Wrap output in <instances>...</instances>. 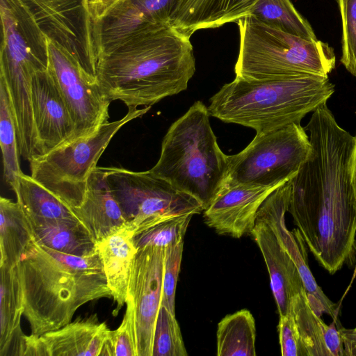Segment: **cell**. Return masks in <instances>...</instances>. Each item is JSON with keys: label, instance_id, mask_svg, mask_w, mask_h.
Listing matches in <instances>:
<instances>
[{"label": "cell", "instance_id": "1", "mask_svg": "<svg viewBox=\"0 0 356 356\" xmlns=\"http://www.w3.org/2000/svg\"><path fill=\"white\" fill-rule=\"evenodd\" d=\"M195 72L190 38L170 25L131 38L97 64L103 92L128 108L151 106L186 90Z\"/></svg>", "mask_w": 356, "mask_h": 356}, {"label": "cell", "instance_id": "2", "mask_svg": "<svg viewBox=\"0 0 356 356\" xmlns=\"http://www.w3.org/2000/svg\"><path fill=\"white\" fill-rule=\"evenodd\" d=\"M23 315L31 334L40 336L71 322L84 304L112 298L99 251L69 254L34 241L16 266Z\"/></svg>", "mask_w": 356, "mask_h": 356}, {"label": "cell", "instance_id": "3", "mask_svg": "<svg viewBox=\"0 0 356 356\" xmlns=\"http://www.w3.org/2000/svg\"><path fill=\"white\" fill-rule=\"evenodd\" d=\"M335 90L328 76L312 74L272 79L235 76L210 99L209 114L234 123L268 132L293 123L327 103Z\"/></svg>", "mask_w": 356, "mask_h": 356}, {"label": "cell", "instance_id": "4", "mask_svg": "<svg viewBox=\"0 0 356 356\" xmlns=\"http://www.w3.org/2000/svg\"><path fill=\"white\" fill-rule=\"evenodd\" d=\"M208 107L196 101L168 129L160 157L149 170L197 199L204 210L225 186L228 156L211 127Z\"/></svg>", "mask_w": 356, "mask_h": 356}, {"label": "cell", "instance_id": "5", "mask_svg": "<svg viewBox=\"0 0 356 356\" xmlns=\"http://www.w3.org/2000/svg\"><path fill=\"white\" fill-rule=\"evenodd\" d=\"M239 53L236 76L272 79L312 74L328 76L335 67L333 49L268 26L248 15L237 21Z\"/></svg>", "mask_w": 356, "mask_h": 356}, {"label": "cell", "instance_id": "6", "mask_svg": "<svg viewBox=\"0 0 356 356\" xmlns=\"http://www.w3.org/2000/svg\"><path fill=\"white\" fill-rule=\"evenodd\" d=\"M150 108L130 107L122 119L107 122L87 136L33 157L29 161L31 177L70 208L79 207L84 200L89 177L115 134Z\"/></svg>", "mask_w": 356, "mask_h": 356}, {"label": "cell", "instance_id": "7", "mask_svg": "<svg viewBox=\"0 0 356 356\" xmlns=\"http://www.w3.org/2000/svg\"><path fill=\"white\" fill-rule=\"evenodd\" d=\"M311 152L309 135L300 123L257 133L245 149L228 156L225 186H281L298 173Z\"/></svg>", "mask_w": 356, "mask_h": 356}, {"label": "cell", "instance_id": "8", "mask_svg": "<svg viewBox=\"0 0 356 356\" xmlns=\"http://www.w3.org/2000/svg\"><path fill=\"white\" fill-rule=\"evenodd\" d=\"M110 191L127 222L136 229L142 224L161 218L204 211L193 196L175 188L149 170L134 172L122 168H105Z\"/></svg>", "mask_w": 356, "mask_h": 356}, {"label": "cell", "instance_id": "9", "mask_svg": "<svg viewBox=\"0 0 356 356\" xmlns=\"http://www.w3.org/2000/svg\"><path fill=\"white\" fill-rule=\"evenodd\" d=\"M0 76L14 86L29 84L48 68L47 37L19 0H0Z\"/></svg>", "mask_w": 356, "mask_h": 356}, {"label": "cell", "instance_id": "10", "mask_svg": "<svg viewBox=\"0 0 356 356\" xmlns=\"http://www.w3.org/2000/svg\"><path fill=\"white\" fill-rule=\"evenodd\" d=\"M49 66L74 124L72 140L87 136L108 122L111 100L65 49L47 38Z\"/></svg>", "mask_w": 356, "mask_h": 356}, {"label": "cell", "instance_id": "11", "mask_svg": "<svg viewBox=\"0 0 356 356\" xmlns=\"http://www.w3.org/2000/svg\"><path fill=\"white\" fill-rule=\"evenodd\" d=\"M165 250L138 249L131 266L126 312L133 326L137 356H152L155 325L161 306Z\"/></svg>", "mask_w": 356, "mask_h": 356}, {"label": "cell", "instance_id": "12", "mask_svg": "<svg viewBox=\"0 0 356 356\" xmlns=\"http://www.w3.org/2000/svg\"><path fill=\"white\" fill-rule=\"evenodd\" d=\"M48 39L68 51L97 79L92 24L84 0H19Z\"/></svg>", "mask_w": 356, "mask_h": 356}, {"label": "cell", "instance_id": "13", "mask_svg": "<svg viewBox=\"0 0 356 356\" xmlns=\"http://www.w3.org/2000/svg\"><path fill=\"white\" fill-rule=\"evenodd\" d=\"M291 191V180L278 187L262 203L256 218L264 220L270 227L282 247L295 261L314 312L320 316L323 314L330 315L337 322L335 304L324 293L309 268L304 245L305 242L300 231L296 229V233L293 234L286 227L285 214L289 207Z\"/></svg>", "mask_w": 356, "mask_h": 356}, {"label": "cell", "instance_id": "14", "mask_svg": "<svg viewBox=\"0 0 356 356\" xmlns=\"http://www.w3.org/2000/svg\"><path fill=\"white\" fill-rule=\"evenodd\" d=\"M31 95L37 156H40L71 140L74 124L66 102L48 68L39 70L33 75Z\"/></svg>", "mask_w": 356, "mask_h": 356}, {"label": "cell", "instance_id": "15", "mask_svg": "<svg viewBox=\"0 0 356 356\" xmlns=\"http://www.w3.org/2000/svg\"><path fill=\"white\" fill-rule=\"evenodd\" d=\"M280 186H225L203 211L204 222L219 234L238 238L250 234L259 207Z\"/></svg>", "mask_w": 356, "mask_h": 356}, {"label": "cell", "instance_id": "16", "mask_svg": "<svg viewBox=\"0 0 356 356\" xmlns=\"http://www.w3.org/2000/svg\"><path fill=\"white\" fill-rule=\"evenodd\" d=\"M250 234L266 263L278 313L286 314L292 299L305 289L298 266L266 222L256 218Z\"/></svg>", "mask_w": 356, "mask_h": 356}, {"label": "cell", "instance_id": "17", "mask_svg": "<svg viewBox=\"0 0 356 356\" xmlns=\"http://www.w3.org/2000/svg\"><path fill=\"white\" fill-rule=\"evenodd\" d=\"M259 0H177L169 25L191 38L197 31L236 22L250 14Z\"/></svg>", "mask_w": 356, "mask_h": 356}, {"label": "cell", "instance_id": "18", "mask_svg": "<svg viewBox=\"0 0 356 356\" xmlns=\"http://www.w3.org/2000/svg\"><path fill=\"white\" fill-rule=\"evenodd\" d=\"M71 209L97 242L127 222L110 191L104 167H97L92 172L83 202L79 207Z\"/></svg>", "mask_w": 356, "mask_h": 356}, {"label": "cell", "instance_id": "19", "mask_svg": "<svg viewBox=\"0 0 356 356\" xmlns=\"http://www.w3.org/2000/svg\"><path fill=\"white\" fill-rule=\"evenodd\" d=\"M109 330L93 314L47 332L39 336V341L45 356H99Z\"/></svg>", "mask_w": 356, "mask_h": 356}, {"label": "cell", "instance_id": "20", "mask_svg": "<svg viewBox=\"0 0 356 356\" xmlns=\"http://www.w3.org/2000/svg\"><path fill=\"white\" fill-rule=\"evenodd\" d=\"M136 228L129 222L97 242L112 298L116 303V316L126 304L131 266L138 251L134 235Z\"/></svg>", "mask_w": 356, "mask_h": 356}, {"label": "cell", "instance_id": "21", "mask_svg": "<svg viewBox=\"0 0 356 356\" xmlns=\"http://www.w3.org/2000/svg\"><path fill=\"white\" fill-rule=\"evenodd\" d=\"M292 314L307 356H345L339 323L326 324L312 309L305 289L291 300Z\"/></svg>", "mask_w": 356, "mask_h": 356}, {"label": "cell", "instance_id": "22", "mask_svg": "<svg viewBox=\"0 0 356 356\" xmlns=\"http://www.w3.org/2000/svg\"><path fill=\"white\" fill-rule=\"evenodd\" d=\"M23 312L16 268L0 267V356H24L27 336L20 326Z\"/></svg>", "mask_w": 356, "mask_h": 356}, {"label": "cell", "instance_id": "23", "mask_svg": "<svg viewBox=\"0 0 356 356\" xmlns=\"http://www.w3.org/2000/svg\"><path fill=\"white\" fill-rule=\"evenodd\" d=\"M27 217L36 241L42 245L79 257L89 256L98 251L97 241L78 219Z\"/></svg>", "mask_w": 356, "mask_h": 356}, {"label": "cell", "instance_id": "24", "mask_svg": "<svg viewBox=\"0 0 356 356\" xmlns=\"http://www.w3.org/2000/svg\"><path fill=\"white\" fill-rule=\"evenodd\" d=\"M0 216V267L15 268L36 238L18 202L1 197Z\"/></svg>", "mask_w": 356, "mask_h": 356}, {"label": "cell", "instance_id": "25", "mask_svg": "<svg viewBox=\"0 0 356 356\" xmlns=\"http://www.w3.org/2000/svg\"><path fill=\"white\" fill-rule=\"evenodd\" d=\"M256 326L245 309L225 316L218 324V356H255Z\"/></svg>", "mask_w": 356, "mask_h": 356}, {"label": "cell", "instance_id": "26", "mask_svg": "<svg viewBox=\"0 0 356 356\" xmlns=\"http://www.w3.org/2000/svg\"><path fill=\"white\" fill-rule=\"evenodd\" d=\"M17 202L28 216L50 219H78L71 208L58 197L23 172L10 186Z\"/></svg>", "mask_w": 356, "mask_h": 356}, {"label": "cell", "instance_id": "27", "mask_svg": "<svg viewBox=\"0 0 356 356\" xmlns=\"http://www.w3.org/2000/svg\"><path fill=\"white\" fill-rule=\"evenodd\" d=\"M250 15L288 33L305 39L317 40L312 26L298 13L291 0H259Z\"/></svg>", "mask_w": 356, "mask_h": 356}, {"label": "cell", "instance_id": "28", "mask_svg": "<svg viewBox=\"0 0 356 356\" xmlns=\"http://www.w3.org/2000/svg\"><path fill=\"white\" fill-rule=\"evenodd\" d=\"M0 144L3 177L11 186L22 173L19 162L17 129L11 99L5 80L0 76Z\"/></svg>", "mask_w": 356, "mask_h": 356}, {"label": "cell", "instance_id": "29", "mask_svg": "<svg viewBox=\"0 0 356 356\" xmlns=\"http://www.w3.org/2000/svg\"><path fill=\"white\" fill-rule=\"evenodd\" d=\"M193 214L172 216L138 226L134 235L137 249L152 246L166 248L184 238Z\"/></svg>", "mask_w": 356, "mask_h": 356}, {"label": "cell", "instance_id": "30", "mask_svg": "<svg viewBox=\"0 0 356 356\" xmlns=\"http://www.w3.org/2000/svg\"><path fill=\"white\" fill-rule=\"evenodd\" d=\"M179 323L165 307L161 306L153 339L152 356H186Z\"/></svg>", "mask_w": 356, "mask_h": 356}, {"label": "cell", "instance_id": "31", "mask_svg": "<svg viewBox=\"0 0 356 356\" xmlns=\"http://www.w3.org/2000/svg\"><path fill=\"white\" fill-rule=\"evenodd\" d=\"M342 24L341 62L356 77V0H336Z\"/></svg>", "mask_w": 356, "mask_h": 356}, {"label": "cell", "instance_id": "32", "mask_svg": "<svg viewBox=\"0 0 356 356\" xmlns=\"http://www.w3.org/2000/svg\"><path fill=\"white\" fill-rule=\"evenodd\" d=\"M184 238L164 248L161 306L175 315V293L181 268Z\"/></svg>", "mask_w": 356, "mask_h": 356}, {"label": "cell", "instance_id": "33", "mask_svg": "<svg viewBox=\"0 0 356 356\" xmlns=\"http://www.w3.org/2000/svg\"><path fill=\"white\" fill-rule=\"evenodd\" d=\"M101 355L137 356L132 323L126 312L120 326L109 330Z\"/></svg>", "mask_w": 356, "mask_h": 356}, {"label": "cell", "instance_id": "34", "mask_svg": "<svg viewBox=\"0 0 356 356\" xmlns=\"http://www.w3.org/2000/svg\"><path fill=\"white\" fill-rule=\"evenodd\" d=\"M277 330L282 356H307L293 316L289 311L286 314L280 316Z\"/></svg>", "mask_w": 356, "mask_h": 356}, {"label": "cell", "instance_id": "35", "mask_svg": "<svg viewBox=\"0 0 356 356\" xmlns=\"http://www.w3.org/2000/svg\"><path fill=\"white\" fill-rule=\"evenodd\" d=\"M122 0H84L91 24L106 15Z\"/></svg>", "mask_w": 356, "mask_h": 356}, {"label": "cell", "instance_id": "36", "mask_svg": "<svg viewBox=\"0 0 356 356\" xmlns=\"http://www.w3.org/2000/svg\"><path fill=\"white\" fill-rule=\"evenodd\" d=\"M343 341L345 356H356V327L345 328L339 327Z\"/></svg>", "mask_w": 356, "mask_h": 356}, {"label": "cell", "instance_id": "37", "mask_svg": "<svg viewBox=\"0 0 356 356\" xmlns=\"http://www.w3.org/2000/svg\"><path fill=\"white\" fill-rule=\"evenodd\" d=\"M354 149L350 163V182L353 194L356 200V135Z\"/></svg>", "mask_w": 356, "mask_h": 356}]
</instances>
